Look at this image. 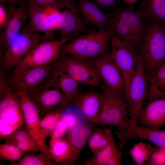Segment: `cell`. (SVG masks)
I'll return each mask as SVG.
<instances>
[{
	"label": "cell",
	"instance_id": "7bdbcfd3",
	"mask_svg": "<svg viewBox=\"0 0 165 165\" xmlns=\"http://www.w3.org/2000/svg\"><path fill=\"white\" fill-rule=\"evenodd\" d=\"M138 0H123V2L125 4L129 5H133L135 4Z\"/></svg>",
	"mask_w": 165,
	"mask_h": 165
},
{
	"label": "cell",
	"instance_id": "74e56055",
	"mask_svg": "<svg viewBox=\"0 0 165 165\" xmlns=\"http://www.w3.org/2000/svg\"><path fill=\"white\" fill-rule=\"evenodd\" d=\"M15 139L16 143L35 142L31 136L30 137L26 132L22 131H19L16 134Z\"/></svg>",
	"mask_w": 165,
	"mask_h": 165
},
{
	"label": "cell",
	"instance_id": "60d3db41",
	"mask_svg": "<svg viewBox=\"0 0 165 165\" xmlns=\"http://www.w3.org/2000/svg\"><path fill=\"white\" fill-rule=\"evenodd\" d=\"M98 7H109L116 3L118 0H90Z\"/></svg>",
	"mask_w": 165,
	"mask_h": 165
},
{
	"label": "cell",
	"instance_id": "9a60e30c",
	"mask_svg": "<svg viewBox=\"0 0 165 165\" xmlns=\"http://www.w3.org/2000/svg\"><path fill=\"white\" fill-rule=\"evenodd\" d=\"M29 11V8L17 6L13 4H8L7 21L3 30L0 33V43L2 51H6L13 40L19 34Z\"/></svg>",
	"mask_w": 165,
	"mask_h": 165
},
{
	"label": "cell",
	"instance_id": "8fae6325",
	"mask_svg": "<svg viewBox=\"0 0 165 165\" xmlns=\"http://www.w3.org/2000/svg\"><path fill=\"white\" fill-rule=\"evenodd\" d=\"M72 0H59L56 5L59 13L58 31L61 38L69 35L79 37L82 32L93 31L88 29L82 19L76 5Z\"/></svg>",
	"mask_w": 165,
	"mask_h": 165
},
{
	"label": "cell",
	"instance_id": "2e32d148",
	"mask_svg": "<svg viewBox=\"0 0 165 165\" xmlns=\"http://www.w3.org/2000/svg\"><path fill=\"white\" fill-rule=\"evenodd\" d=\"M52 64L27 68L14 76L13 84L17 91L27 90L42 83L51 75Z\"/></svg>",
	"mask_w": 165,
	"mask_h": 165
},
{
	"label": "cell",
	"instance_id": "d4e9b609",
	"mask_svg": "<svg viewBox=\"0 0 165 165\" xmlns=\"http://www.w3.org/2000/svg\"><path fill=\"white\" fill-rule=\"evenodd\" d=\"M146 98L148 101L165 97V62L148 76Z\"/></svg>",
	"mask_w": 165,
	"mask_h": 165
},
{
	"label": "cell",
	"instance_id": "7402d4cb",
	"mask_svg": "<svg viewBox=\"0 0 165 165\" xmlns=\"http://www.w3.org/2000/svg\"><path fill=\"white\" fill-rule=\"evenodd\" d=\"M103 129L108 140L107 147L85 163L86 165H121L122 152L117 147L114 139L112 129L104 127Z\"/></svg>",
	"mask_w": 165,
	"mask_h": 165
},
{
	"label": "cell",
	"instance_id": "d6a6232c",
	"mask_svg": "<svg viewBox=\"0 0 165 165\" xmlns=\"http://www.w3.org/2000/svg\"><path fill=\"white\" fill-rule=\"evenodd\" d=\"M56 4L43 8L49 27L53 32L58 28L59 13Z\"/></svg>",
	"mask_w": 165,
	"mask_h": 165
},
{
	"label": "cell",
	"instance_id": "8992f818",
	"mask_svg": "<svg viewBox=\"0 0 165 165\" xmlns=\"http://www.w3.org/2000/svg\"><path fill=\"white\" fill-rule=\"evenodd\" d=\"M74 37L69 35L58 40H44L34 46L14 67L13 76L30 67L52 64L59 58L61 47Z\"/></svg>",
	"mask_w": 165,
	"mask_h": 165
},
{
	"label": "cell",
	"instance_id": "e575fe53",
	"mask_svg": "<svg viewBox=\"0 0 165 165\" xmlns=\"http://www.w3.org/2000/svg\"><path fill=\"white\" fill-rule=\"evenodd\" d=\"M67 131V127L65 122L60 119L52 131L51 140L61 139Z\"/></svg>",
	"mask_w": 165,
	"mask_h": 165
},
{
	"label": "cell",
	"instance_id": "9c48e42d",
	"mask_svg": "<svg viewBox=\"0 0 165 165\" xmlns=\"http://www.w3.org/2000/svg\"><path fill=\"white\" fill-rule=\"evenodd\" d=\"M110 42L111 57L125 80L126 93L132 75L142 57L139 49L133 43L122 42L112 34Z\"/></svg>",
	"mask_w": 165,
	"mask_h": 165
},
{
	"label": "cell",
	"instance_id": "ee69618b",
	"mask_svg": "<svg viewBox=\"0 0 165 165\" xmlns=\"http://www.w3.org/2000/svg\"><path fill=\"white\" fill-rule=\"evenodd\" d=\"M164 148V151H165V148Z\"/></svg>",
	"mask_w": 165,
	"mask_h": 165
},
{
	"label": "cell",
	"instance_id": "30bf717a",
	"mask_svg": "<svg viewBox=\"0 0 165 165\" xmlns=\"http://www.w3.org/2000/svg\"><path fill=\"white\" fill-rule=\"evenodd\" d=\"M46 40L39 33H33L28 26L24 27L12 42L1 60V66L5 69L14 67L36 45Z\"/></svg>",
	"mask_w": 165,
	"mask_h": 165
},
{
	"label": "cell",
	"instance_id": "83f0119b",
	"mask_svg": "<svg viewBox=\"0 0 165 165\" xmlns=\"http://www.w3.org/2000/svg\"><path fill=\"white\" fill-rule=\"evenodd\" d=\"M50 152L52 157L57 162L64 163L70 152V147L67 140L61 139L51 140Z\"/></svg>",
	"mask_w": 165,
	"mask_h": 165
},
{
	"label": "cell",
	"instance_id": "52a82bcc",
	"mask_svg": "<svg viewBox=\"0 0 165 165\" xmlns=\"http://www.w3.org/2000/svg\"><path fill=\"white\" fill-rule=\"evenodd\" d=\"M148 87V76L142 58L134 70L126 93L130 120L127 130L132 129L137 124L144 106Z\"/></svg>",
	"mask_w": 165,
	"mask_h": 165
},
{
	"label": "cell",
	"instance_id": "4dcf8cb0",
	"mask_svg": "<svg viewBox=\"0 0 165 165\" xmlns=\"http://www.w3.org/2000/svg\"><path fill=\"white\" fill-rule=\"evenodd\" d=\"M61 113L52 112L46 115L40 121L39 126L42 134L45 138L50 132L53 131L60 119Z\"/></svg>",
	"mask_w": 165,
	"mask_h": 165
},
{
	"label": "cell",
	"instance_id": "8d00e7d4",
	"mask_svg": "<svg viewBox=\"0 0 165 165\" xmlns=\"http://www.w3.org/2000/svg\"><path fill=\"white\" fill-rule=\"evenodd\" d=\"M16 145V146L22 152L34 151L38 149L37 146L40 147L35 142H17Z\"/></svg>",
	"mask_w": 165,
	"mask_h": 165
},
{
	"label": "cell",
	"instance_id": "6da1fadb",
	"mask_svg": "<svg viewBox=\"0 0 165 165\" xmlns=\"http://www.w3.org/2000/svg\"><path fill=\"white\" fill-rule=\"evenodd\" d=\"M132 6L117 9L110 15V27L115 37L124 42L134 43L139 49L148 19Z\"/></svg>",
	"mask_w": 165,
	"mask_h": 165
},
{
	"label": "cell",
	"instance_id": "e0dca14e",
	"mask_svg": "<svg viewBox=\"0 0 165 165\" xmlns=\"http://www.w3.org/2000/svg\"><path fill=\"white\" fill-rule=\"evenodd\" d=\"M95 125L87 122L81 123L68 132L67 140L69 144L70 152L64 164L75 165L81 150L95 130Z\"/></svg>",
	"mask_w": 165,
	"mask_h": 165
},
{
	"label": "cell",
	"instance_id": "ab89813d",
	"mask_svg": "<svg viewBox=\"0 0 165 165\" xmlns=\"http://www.w3.org/2000/svg\"><path fill=\"white\" fill-rule=\"evenodd\" d=\"M0 3L6 2L8 4H13L17 6L29 8L30 0H0Z\"/></svg>",
	"mask_w": 165,
	"mask_h": 165
},
{
	"label": "cell",
	"instance_id": "277c9868",
	"mask_svg": "<svg viewBox=\"0 0 165 165\" xmlns=\"http://www.w3.org/2000/svg\"><path fill=\"white\" fill-rule=\"evenodd\" d=\"M100 120L102 126L118 127L120 130L128 129L130 123L127 111L126 96L118 92L102 86Z\"/></svg>",
	"mask_w": 165,
	"mask_h": 165
},
{
	"label": "cell",
	"instance_id": "f35d334b",
	"mask_svg": "<svg viewBox=\"0 0 165 165\" xmlns=\"http://www.w3.org/2000/svg\"><path fill=\"white\" fill-rule=\"evenodd\" d=\"M8 17V12L1 4L0 5V28L2 30L5 28Z\"/></svg>",
	"mask_w": 165,
	"mask_h": 165
},
{
	"label": "cell",
	"instance_id": "cb8c5ba5",
	"mask_svg": "<svg viewBox=\"0 0 165 165\" xmlns=\"http://www.w3.org/2000/svg\"><path fill=\"white\" fill-rule=\"evenodd\" d=\"M51 76L65 98L66 107L73 104L74 99L80 92V83L61 71L53 69Z\"/></svg>",
	"mask_w": 165,
	"mask_h": 165
},
{
	"label": "cell",
	"instance_id": "d590c367",
	"mask_svg": "<svg viewBox=\"0 0 165 165\" xmlns=\"http://www.w3.org/2000/svg\"><path fill=\"white\" fill-rule=\"evenodd\" d=\"M39 156H28L24 158L18 163L21 165H42L50 164Z\"/></svg>",
	"mask_w": 165,
	"mask_h": 165
},
{
	"label": "cell",
	"instance_id": "7c38bea8",
	"mask_svg": "<svg viewBox=\"0 0 165 165\" xmlns=\"http://www.w3.org/2000/svg\"><path fill=\"white\" fill-rule=\"evenodd\" d=\"M26 91L36 105L43 109L66 107L65 98L51 75L45 82Z\"/></svg>",
	"mask_w": 165,
	"mask_h": 165
},
{
	"label": "cell",
	"instance_id": "44dd1931",
	"mask_svg": "<svg viewBox=\"0 0 165 165\" xmlns=\"http://www.w3.org/2000/svg\"><path fill=\"white\" fill-rule=\"evenodd\" d=\"M138 121L143 126L157 129L165 124V97L148 101Z\"/></svg>",
	"mask_w": 165,
	"mask_h": 165
},
{
	"label": "cell",
	"instance_id": "ba28073f",
	"mask_svg": "<svg viewBox=\"0 0 165 165\" xmlns=\"http://www.w3.org/2000/svg\"><path fill=\"white\" fill-rule=\"evenodd\" d=\"M52 64L53 69L66 73L80 84L101 88L103 86L97 71L91 60L60 55L58 60Z\"/></svg>",
	"mask_w": 165,
	"mask_h": 165
},
{
	"label": "cell",
	"instance_id": "4316f807",
	"mask_svg": "<svg viewBox=\"0 0 165 165\" xmlns=\"http://www.w3.org/2000/svg\"><path fill=\"white\" fill-rule=\"evenodd\" d=\"M60 119L66 123L68 132L78 124L87 122L80 110L75 104L64 108L61 113Z\"/></svg>",
	"mask_w": 165,
	"mask_h": 165
},
{
	"label": "cell",
	"instance_id": "1f68e13d",
	"mask_svg": "<svg viewBox=\"0 0 165 165\" xmlns=\"http://www.w3.org/2000/svg\"><path fill=\"white\" fill-rule=\"evenodd\" d=\"M22 152L16 146L12 145H0L1 156L8 160L13 161L18 160L21 156Z\"/></svg>",
	"mask_w": 165,
	"mask_h": 165
},
{
	"label": "cell",
	"instance_id": "d6986e66",
	"mask_svg": "<svg viewBox=\"0 0 165 165\" xmlns=\"http://www.w3.org/2000/svg\"><path fill=\"white\" fill-rule=\"evenodd\" d=\"M115 134L120 139L119 148H122L128 141L137 138L146 140L160 147L165 148V131L159 129L137 124L129 131L119 130Z\"/></svg>",
	"mask_w": 165,
	"mask_h": 165
},
{
	"label": "cell",
	"instance_id": "3957f363",
	"mask_svg": "<svg viewBox=\"0 0 165 165\" xmlns=\"http://www.w3.org/2000/svg\"><path fill=\"white\" fill-rule=\"evenodd\" d=\"M139 50L148 76L165 62V27L148 19Z\"/></svg>",
	"mask_w": 165,
	"mask_h": 165
},
{
	"label": "cell",
	"instance_id": "5b68a950",
	"mask_svg": "<svg viewBox=\"0 0 165 165\" xmlns=\"http://www.w3.org/2000/svg\"><path fill=\"white\" fill-rule=\"evenodd\" d=\"M15 90L9 85L7 81L1 82L0 133L2 137L11 134L22 122L20 99Z\"/></svg>",
	"mask_w": 165,
	"mask_h": 165
},
{
	"label": "cell",
	"instance_id": "b9f144b4",
	"mask_svg": "<svg viewBox=\"0 0 165 165\" xmlns=\"http://www.w3.org/2000/svg\"><path fill=\"white\" fill-rule=\"evenodd\" d=\"M35 4L42 8L55 5L59 0H31Z\"/></svg>",
	"mask_w": 165,
	"mask_h": 165
},
{
	"label": "cell",
	"instance_id": "7a4b0ae2",
	"mask_svg": "<svg viewBox=\"0 0 165 165\" xmlns=\"http://www.w3.org/2000/svg\"><path fill=\"white\" fill-rule=\"evenodd\" d=\"M112 33L110 28L73 38L69 43L61 47V55H68L86 60L97 59L110 53L109 42Z\"/></svg>",
	"mask_w": 165,
	"mask_h": 165
},
{
	"label": "cell",
	"instance_id": "484cf974",
	"mask_svg": "<svg viewBox=\"0 0 165 165\" xmlns=\"http://www.w3.org/2000/svg\"><path fill=\"white\" fill-rule=\"evenodd\" d=\"M139 10L148 19L165 27V0H141Z\"/></svg>",
	"mask_w": 165,
	"mask_h": 165
},
{
	"label": "cell",
	"instance_id": "ffe728a7",
	"mask_svg": "<svg viewBox=\"0 0 165 165\" xmlns=\"http://www.w3.org/2000/svg\"><path fill=\"white\" fill-rule=\"evenodd\" d=\"M76 6L86 24L93 25L99 31L110 29V15L103 12L93 2L89 0H79Z\"/></svg>",
	"mask_w": 165,
	"mask_h": 165
},
{
	"label": "cell",
	"instance_id": "4fadbf2b",
	"mask_svg": "<svg viewBox=\"0 0 165 165\" xmlns=\"http://www.w3.org/2000/svg\"><path fill=\"white\" fill-rule=\"evenodd\" d=\"M91 60L103 82V86L126 96V87L124 78L112 59L111 53Z\"/></svg>",
	"mask_w": 165,
	"mask_h": 165
},
{
	"label": "cell",
	"instance_id": "5bb4252c",
	"mask_svg": "<svg viewBox=\"0 0 165 165\" xmlns=\"http://www.w3.org/2000/svg\"><path fill=\"white\" fill-rule=\"evenodd\" d=\"M17 92L29 134L37 144L45 151V138L40 127V121L37 106L26 91L22 90Z\"/></svg>",
	"mask_w": 165,
	"mask_h": 165
},
{
	"label": "cell",
	"instance_id": "836d02e7",
	"mask_svg": "<svg viewBox=\"0 0 165 165\" xmlns=\"http://www.w3.org/2000/svg\"><path fill=\"white\" fill-rule=\"evenodd\" d=\"M149 164L152 165H165V152L164 148L160 149L152 152L149 158Z\"/></svg>",
	"mask_w": 165,
	"mask_h": 165
},
{
	"label": "cell",
	"instance_id": "f546056e",
	"mask_svg": "<svg viewBox=\"0 0 165 165\" xmlns=\"http://www.w3.org/2000/svg\"><path fill=\"white\" fill-rule=\"evenodd\" d=\"M153 151L149 144L140 142L134 145L130 150V153L137 165H142L149 159Z\"/></svg>",
	"mask_w": 165,
	"mask_h": 165
},
{
	"label": "cell",
	"instance_id": "f1b7e54d",
	"mask_svg": "<svg viewBox=\"0 0 165 165\" xmlns=\"http://www.w3.org/2000/svg\"><path fill=\"white\" fill-rule=\"evenodd\" d=\"M88 142L90 148L94 154L103 150L108 145L107 135L104 129L101 128L95 129Z\"/></svg>",
	"mask_w": 165,
	"mask_h": 165
},
{
	"label": "cell",
	"instance_id": "603a6c76",
	"mask_svg": "<svg viewBox=\"0 0 165 165\" xmlns=\"http://www.w3.org/2000/svg\"><path fill=\"white\" fill-rule=\"evenodd\" d=\"M29 22L28 27L33 33L42 32L46 40H53L55 36L49 26L43 8L30 0Z\"/></svg>",
	"mask_w": 165,
	"mask_h": 165
},
{
	"label": "cell",
	"instance_id": "f6af8a7d",
	"mask_svg": "<svg viewBox=\"0 0 165 165\" xmlns=\"http://www.w3.org/2000/svg\"><path fill=\"white\" fill-rule=\"evenodd\" d=\"M73 0L74 1V0Z\"/></svg>",
	"mask_w": 165,
	"mask_h": 165
},
{
	"label": "cell",
	"instance_id": "ac0fdd59",
	"mask_svg": "<svg viewBox=\"0 0 165 165\" xmlns=\"http://www.w3.org/2000/svg\"><path fill=\"white\" fill-rule=\"evenodd\" d=\"M102 95L91 89L83 93L79 92L73 104L80 110L87 122L102 125L100 113Z\"/></svg>",
	"mask_w": 165,
	"mask_h": 165
}]
</instances>
